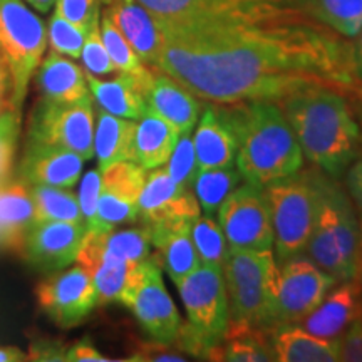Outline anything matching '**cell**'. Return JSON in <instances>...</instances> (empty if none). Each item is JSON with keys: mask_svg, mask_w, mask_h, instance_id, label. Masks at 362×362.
I'll return each mask as SVG.
<instances>
[{"mask_svg": "<svg viewBox=\"0 0 362 362\" xmlns=\"http://www.w3.org/2000/svg\"><path fill=\"white\" fill-rule=\"evenodd\" d=\"M300 8L342 37L354 39L362 29V0H300Z\"/></svg>", "mask_w": 362, "mask_h": 362, "instance_id": "1f68e13d", "label": "cell"}, {"mask_svg": "<svg viewBox=\"0 0 362 362\" xmlns=\"http://www.w3.org/2000/svg\"><path fill=\"white\" fill-rule=\"evenodd\" d=\"M175 285L188 317L187 322H181L175 344L185 354L208 359L210 351L223 339L230 322L221 269L200 265Z\"/></svg>", "mask_w": 362, "mask_h": 362, "instance_id": "5b68a950", "label": "cell"}, {"mask_svg": "<svg viewBox=\"0 0 362 362\" xmlns=\"http://www.w3.org/2000/svg\"><path fill=\"white\" fill-rule=\"evenodd\" d=\"M24 2L29 6L30 8H34L35 12H40V13H47L51 11L54 4H56V0H24Z\"/></svg>", "mask_w": 362, "mask_h": 362, "instance_id": "816d5d0a", "label": "cell"}, {"mask_svg": "<svg viewBox=\"0 0 362 362\" xmlns=\"http://www.w3.org/2000/svg\"><path fill=\"white\" fill-rule=\"evenodd\" d=\"M155 17L156 24L250 19L270 16L292 7L300 0H138Z\"/></svg>", "mask_w": 362, "mask_h": 362, "instance_id": "7c38bea8", "label": "cell"}, {"mask_svg": "<svg viewBox=\"0 0 362 362\" xmlns=\"http://www.w3.org/2000/svg\"><path fill=\"white\" fill-rule=\"evenodd\" d=\"M34 225V200L25 181L0 185V247L21 253L22 243Z\"/></svg>", "mask_w": 362, "mask_h": 362, "instance_id": "4316f807", "label": "cell"}, {"mask_svg": "<svg viewBox=\"0 0 362 362\" xmlns=\"http://www.w3.org/2000/svg\"><path fill=\"white\" fill-rule=\"evenodd\" d=\"M35 297L44 314L62 329L84 322L98 305L93 280L79 265L47 274L35 287Z\"/></svg>", "mask_w": 362, "mask_h": 362, "instance_id": "5bb4252c", "label": "cell"}, {"mask_svg": "<svg viewBox=\"0 0 362 362\" xmlns=\"http://www.w3.org/2000/svg\"><path fill=\"white\" fill-rule=\"evenodd\" d=\"M146 228L149 230L151 245L156 248L155 259L160 260L158 264L166 270L175 284L202 265L192 238L189 221L155 225Z\"/></svg>", "mask_w": 362, "mask_h": 362, "instance_id": "cb8c5ba5", "label": "cell"}, {"mask_svg": "<svg viewBox=\"0 0 362 362\" xmlns=\"http://www.w3.org/2000/svg\"><path fill=\"white\" fill-rule=\"evenodd\" d=\"M138 218L144 226L189 221L200 216V203L192 187L176 183L166 170H149L138 200Z\"/></svg>", "mask_w": 362, "mask_h": 362, "instance_id": "e0dca14e", "label": "cell"}, {"mask_svg": "<svg viewBox=\"0 0 362 362\" xmlns=\"http://www.w3.org/2000/svg\"><path fill=\"white\" fill-rule=\"evenodd\" d=\"M27 361V354L22 352L19 347L0 346V362H21Z\"/></svg>", "mask_w": 362, "mask_h": 362, "instance_id": "681fc988", "label": "cell"}, {"mask_svg": "<svg viewBox=\"0 0 362 362\" xmlns=\"http://www.w3.org/2000/svg\"><path fill=\"white\" fill-rule=\"evenodd\" d=\"M218 223L232 250H269L274 245L270 206L264 188L238 185L218 208Z\"/></svg>", "mask_w": 362, "mask_h": 362, "instance_id": "8fae6325", "label": "cell"}, {"mask_svg": "<svg viewBox=\"0 0 362 362\" xmlns=\"http://www.w3.org/2000/svg\"><path fill=\"white\" fill-rule=\"evenodd\" d=\"M357 279L362 287V216L359 220V259H357Z\"/></svg>", "mask_w": 362, "mask_h": 362, "instance_id": "db71d44e", "label": "cell"}, {"mask_svg": "<svg viewBox=\"0 0 362 362\" xmlns=\"http://www.w3.org/2000/svg\"><path fill=\"white\" fill-rule=\"evenodd\" d=\"M361 93H362V90H361Z\"/></svg>", "mask_w": 362, "mask_h": 362, "instance_id": "11a10c76", "label": "cell"}, {"mask_svg": "<svg viewBox=\"0 0 362 362\" xmlns=\"http://www.w3.org/2000/svg\"><path fill=\"white\" fill-rule=\"evenodd\" d=\"M99 233V240L104 252H107L117 259L133 262V264H141L148 260L149 248H151V238H149V230L146 226L141 228H128V230H96Z\"/></svg>", "mask_w": 362, "mask_h": 362, "instance_id": "d590c367", "label": "cell"}, {"mask_svg": "<svg viewBox=\"0 0 362 362\" xmlns=\"http://www.w3.org/2000/svg\"><path fill=\"white\" fill-rule=\"evenodd\" d=\"M7 89H11V78H8V69L6 66V61H4L2 54H0V111H4L2 106H4V101H6Z\"/></svg>", "mask_w": 362, "mask_h": 362, "instance_id": "c3c4849f", "label": "cell"}, {"mask_svg": "<svg viewBox=\"0 0 362 362\" xmlns=\"http://www.w3.org/2000/svg\"><path fill=\"white\" fill-rule=\"evenodd\" d=\"M86 226L71 221L34 223L22 243L21 255L44 274L67 269L76 262Z\"/></svg>", "mask_w": 362, "mask_h": 362, "instance_id": "ac0fdd59", "label": "cell"}, {"mask_svg": "<svg viewBox=\"0 0 362 362\" xmlns=\"http://www.w3.org/2000/svg\"><path fill=\"white\" fill-rule=\"evenodd\" d=\"M178 138L180 131L173 124L148 110L136 121L131 161L138 163L146 171L161 168L173 153Z\"/></svg>", "mask_w": 362, "mask_h": 362, "instance_id": "f546056e", "label": "cell"}, {"mask_svg": "<svg viewBox=\"0 0 362 362\" xmlns=\"http://www.w3.org/2000/svg\"><path fill=\"white\" fill-rule=\"evenodd\" d=\"M194 155L198 171L233 166L237 156V141L232 131L216 116L214 107L206 106L194 126L193 134Z\"/></svg>", "mask_w": 362, "mask_h": 362, "instance_id": "83f0119b", "label": "cell"}, {"mask_svg": "<svg viewBox=\"0 0 362 362\" xmlns=\"http://www.w3.org/2000/svg\"><path fill=\"white\" fill-rule=\"evenodd\" d=\"M88 30L81 29L54 12L47 25V44L51 51L71 59H79Z\"/></svg>", "mask_w": 362, "mask_h": 362, "instance_id": "74e56055", "label": "cell"}, {"mask_svg": "<svg viewBox=\"0 0 362 362\" xmlns=\"http://www.w3.org/2000/svg\"><path fill=\"white\" fill-rule=\"evenodd\" d=\"M277 103L302 153L315 168L339 178L361 158V131L351 96L336 89L314 88Z\"/></svg>", "mask_w": 362, "mask_h": 362, "instance_id": "3957f363", "label": "cell"}, {"mask_svg": "<svg viewBox=\"0 0 362 362\" xmlns=\"http://www.w3.org/2000/svg\"><path fill=\"white\" fill-rule=\"evenodd\" d=\"M351 103H352V110H354V115L357 117V123H359L361 144H362V93L357 94V96H352Z\"/></svg>", "mask_w": 362, "mask_h": 362, "instance_id": "f5cc1de1", "label": "cell"}, {"mask_svg": "<svg viewBox=\"0 0 362 362\" xmlns=\"http://www.w3.org/2000/svg\"><path fill=\"white\" fill-rule=\"evenodd\" d=\"M156 69L208 103L280 101L305 89L357 96L354 45L292 7L270 16L158 24Z\"/></svg>", "mask_w": 362, "mask_h": 362, "instance_id": "6da1fadb", "label": "cell"}, {"mask_svg": "<svg viewBox=\"0 0 362 362\" xmlns=\"http://www.w3.org/2000/svg\"><path fill=\"white\" fill-rule=\"evenodd\" d=\"M93 96L72 104L40 101L29 129V143L64 148L78 153L84 161L94 156Z\"/></svg>", "mask_w": 362, "mask_h": 362, "instance_id": "30bf717a", "label": "cell"}, {"mask_svg": "<svg viewBox=\"0 0 362 362\" xmlns=\"http://www.w3.org/2000/svg\"><path fill=\"white\" fill-rule=\"evenodd\" d=\"M192 238L202 265L221 269L226 253H228V242H226L220 223H216L214 216L205 215L194 218L192 223Z\"/></svg>", "mask_w": 362, "mask_h": 362, "instance_id": "8d00e7d4", "label": "cell"}, {"mask_svg": "<svg viewBox=\"0 0 362 362\" xmlns=\"http://www.w3.org/2000/svg\"><path fill=\"white\" fill-rule=\"evenodd\" d=\"M101 11L115 22L144 64L156 67L163 35L151 12L138 0H103Z\"/></svg>", "mask_w": 362, "mask_h": 362, "instance_id": "d6986e66", "label": "cell"}, {"mask_svg": "<svg viewBox=\"0 0 362 362\" xmlns=\"http://www.w3.org/2000/svg\"><path fill=\"white\" fill-rule=\"evenodd\" d=\"M86 78L90 96L103 111L133 121L148 111L143 84L133 76L117 72L116 78L104 81L86 72Z\"/></svg>", "mask_w": 362, "mask_h": 362, "instance_id": "d4e9b609", "label": "cell"}, {"mask_svg": "<svg viewBox=\"0 0 362 362\" xmlns=\"http://www.w3.org/2000/svg\"><path fill=\"white\" fill-rule=\"evenodd\" d=\"M237 141V170L247 183L265 188L296 175L304 153L277 101L211 103Z\"/></svg>", "mask_w": 362, "mask_h": 362, "instance_id": "7a4b0ae2", "label": "cell"}, {"mask_svg": "<svg viewBox=\"0 0 362 362\" xmlns=\"http://www.w3.org/2000/svg\"><path fill=\"white\" fill-rule=\"evenodd\" d=\"M81 61H83L84 71L88 72V74L98 76V78L117 74L110 54L106 51V45L103 42L101 29H99V19L89 27L88 34H86L83 51H81Z\"/></svg>", "mask_w": 362, "mask_h": 362, "instance_id": "ab89813d", "label": "cell"}, {"mask_svg": "<svg viewBox=\"0 0 362 362\" xmlns=\"http://www.w3.org/2000/svg\"><path fill=\"white\" fill-rule=\"evenodd\" d=\"M94 126V155L98 158V170H106L117 161H131L136 121L126 119L98 110Z\"/></svg>", "mask_w": 362, "mask_h": 362, "instance_id": "4dcf8cb0", "label": "cell"}, {"mask_svg": "<svg viewBox=\"0 0 362 362\" xmlns=\"http://www.w3.org/2000/svg\"><path fill=\"white\" fill-rule=\"evenodd\" d=\"M40 101L52 104H72L89 98L86 71L71 57L51 51L34 74Z\"/></svg>", "mask_w": 362, "mask_h": 362, "instance_id": "603a6c76", "label": "cell"}, {"mask_svg": "<svg viewBox=\"0 0 362 362\" xmlns=\"http://www.w3.org/2000/svg\"><path fill=\"white\" fill-rule=\"evenodd\" d=\"M359 317H362V287L356 277L339 282L320 305L302 320V327L317 337L339 339Z\"/></svg>", "mask_w": 362, "mask_h": 362, "instance_id": "44dd1931", "label": "cell"}, {"mask_svg": "<svg viewBox=\"0 0 362 362\" xmlns=\"http://www.w3.org/2000/svg\"><path fill=\"white\" fill-rule=\"evenodd\" d=\"M99 192H101V171L90 170L84 175L83 181H81V188L78 193L86 230H93L96 226Z\"/></svg>", "mask_w": 362, "mask_h": 362, "instance_id": "7bdbcfd3", "label": "cell"}, {"mask_svg": "<svg viewBox=\"0 0 362 362\" xmlns=\"http://www.w3.org/2000/svg\"><path fill=\"white\" fill-rule=\"evenodd\" d=\"M210 361L270 362L275 361L272 330L230 320L223 339L208 354Z\"/></svg>", "mask_w": 362, "mask_h": 362, "instance_id": "f1b7e54d", "label": "cell"}, {"mask_svg": "<svg viewBox=\"0 0 362 362\" xmlns=\"http://www.w3.org/2000/svg\"><path fill=\"white\" fill-rule=\"evenodd\" d=\"M339 361L362 362V317L354 320L339 337Z\"/></svg>", "mask_w": 362, "mask_h": 362, "instance_id": "f6af8a7d", "label": "cell"}, {"mask_svg": "<svg viewBox=\"0 0 362 362\" xmlns=\"http://www.w3.org/2000/svg\"><path fill=\"white\" fill-rule=\"evenodd\" d=\"M84 158L64 148L29 143L19 166L21 176L29 185L72 188L83 175Z\"/></svg>", "mask_w": 362, "mask_h": 362, "instance_id": "7402d4cb", "label": "cell"}, {"mask_svg": "<svg viewBox=\"0 0 362 362\" xmlns=\"http://www.w3.org/2000/svg\"><path fill=\"white\" fill-rule=\"evenodd\" d=\"M99 29H101L103 42L106 45V51L110 54L116 71L133 76L143 84V89H146L149 79H151L153 67L144 64L124 35L121 34V30L115 25V22L103 11L99 17Z\"/></svg>", "mask_w": 362, "mask_h": 362, "instance_id": "836d02e7", "label": "cell"}, {"mask_svg": "<svg viewBox=\"0 0 362 362\" xmlns=\"http://www.w3.org/2000/svg\"><path fill=\"white\" fill-rule=\"evenodd\" d=\"M47 27L24 0H0V54L11 78L8 110L22 116L30 79L44 59Z\"/></svg>", "mask_w": 362, "mask_h": 362, "instance_id": "ba28073f", "label": "cell"}, {"mask_svg": "<svg viewBox=\"0 0 362 362\" xmlns=\"http://www.w3.org/2000/svg\"><path fill=\"white\" fill-rule=\"evenodd\" d=\"M124 305L129 307L149 337L160 342H175L183 320L163 282L160 264L153 255L143 262Z\"/></svg>", "mask_w": 362, "mask_h": 362, "instance_id": "4fadbf2b", "label": "cell"}, {"mask_svg": "<svg viewBox=\"0 0 362 362\" xmlns=\"http://www.w3.org/2000/svg\"><path fill=\"white\" fill-rule=\"evenodd\" d=\"M352 45H354V64H356L357 78H359V81L362 83V29L361 33L356 35V42Z\"/></svg>", "mask_w": 362, "mask_h": 362, "instance_id": "f907efd6", "label": "cell"}, {"mask_svg": "<svg viewBox=\"0 0 362 362\" xmlns=\"http://www.w3.org/2000/svg\"><path fill=\"white\" fill-rule=\"evenodd\" d=\"M64 361L71 362H110V357L103 356L96 347L89 342H79L66 351Z\"/></svg>", "mask_w": 362, "mask_h": 362, "instance_id": "7dc6e473", "label": "cell"}, {"mask_svg": "<svg viewBox=\"0 0 362 362\" xmlns=\"http://www.w3.org/2000/svg\"><path fill=\"white\" fill-rule=\"evenodd\" d=\"M242 175L233 166L198 171L193 180V193L205 215L214 216L225 198L240 185Z\"/></svg>", "mask_w": 362, "mask_h": 362, "instance_id": "e575fe53", "label": "cell"}, {"mask_svg": "<svg viewBox=\"0 0 362 362\" xmlns=\"http://www.w3.org/2000/svg\"><path fill=\"white\" fill-rule=\"evenodd\" d=\"M185 352L171 349V342H160L153 339V342H141L138 344V349L133 352V357L128 361H139V362H183L187 357L183 356Z\"/></svg>", "mask_w": 362, "mask_h": 362, "instance_id": "ee69618b", "label": "cell"}, {"mask_svg": "<svg viewBox=\"0 0 362 362\" xmlns=\"http://www.w3.org/2000/svg\"><path fill=\"white\" fill-rule=\"evenodd\" d=\"M322 170H298L264 188L270 206L274 245L280 262L304 253L315 225Z\"/></svg>", "mask_w": 362, "mask_h": 362, "instance_id": "8992f818", "label": "cell"}, {"mask_svg": "<svg viewBox=\"0 0 362 362\" xmlns=\"http://www.w3.org/2000/svg\"><path fill=\"white\" fill-rule=\"evenodd\" d=\"M275 361L280 362H336L339 339L317 337L298 324H282L272 329Z\"/></svg>", "mask_w": 362, "mask_h": 362, "instance_id": "484cf974", "label": "cell"}, {"mask_svg": "<svg viewBox=\"0 0 362 362\" xmlns=\"http://www.w3.org/2000/svg\"><path fill=\"white\" fill-rule=\"evenodd\" d=\"M165 170L176 183L192 187L194 176L198 173V163L197 155H194L192 133L180 134L178 141H176L173 148V153H171L168 161H166Z\"/></svg>", "mask_w": 362, "mask_h": 362, "instance_id": "f35d334b", "label": "cell"}, {"mask_svg": "<svg viewBox=\"0 0 362 362\" xmlns=\"http://www.w3.org/2000/svg\"><path fill=\"white\" fill-rule=\"evenodd\" d=\"M76 262L93 280L98 304L103 305L112 302L124 305L143 265V262L133 264L104 252L96 230H86Z\"/></svg>", "mask_w": 362, "mask_h": 362, "instance_id": "2e32d148", "label": "cell"}, {"mask_svg": "<svg viewBox=\"0 0 362 362\" xmlns=\"http://www.w3.org/2000/svg\"><path fill=\"white\" fill-rule=\"evenodd\" d=\"M30 193L34 200V223L71 221V223L84 225L78 197L67 188L30 185Z\"/></svg>", "mask_w": 362, "mask_h": 362, "instance_id": "d6a6232c", "label": "cell"}, {"mask_svg": "<svg viewBox=\"0 0 362 362\" xmlns=\"http://www.w3.org/2000/svg\"><path fill=\"white\" fill-rule=\"evenodd\" d=\"M230 320L272 330L279 264L272 250H232L221 265Z\"/></svg>", "mask_w": 362, "mask_h": 362, "instance_id": "52a82bcc", "label": "cell"}, {"mask_svg": "<svg viewBox=\"0 0 362 362\" xmlns=\"http://www.w3.org/2000/svg\"><path fill=\"white\" fill-rule=\"evenodd\" d=\"M346 188L349 193L351 200L361 211L362 216V158L352 163L346 171Z\"/></svg>", "mask_w": 362, "mask_h": 362, "instance_id": "bcb514c9", "label": "cell"}, {"mask_svg": "<svg viewBox=\"0 0 362 362\" xmlns=\"http://www.w3.org/2000/svg\"><path fill=\"white\" fill-rule=\"evenodd\" d=\"M148 110L173 124L180 134L192 133L202 115L200 98L156 67L144 89Z\"/></svg>", "mask_w": 362, "mask_h": 362, "instance_id": "ffe728a7", "label": "cell"}, {"mask_svg": "<svg viewBox=\"0 0 362 362\" xmlns=\"http://www.w3.org/2000/svg\"><path fill=\"white\" fill-rule=\"evenodd\" d=\"M339 282L319 265L298 253L279 265L272 320L274 329L298 324L314 312Z\"/></svg>", "mask_w": 362, "mask_h": 362, "instance_id": "9c48e42d", "label": "cell"}, {"mask_svg": "<svg viewBox=\"0 0 362 362\" xmlns=\"http://www.w3.org/2000/svg\"><path fill=\"white\" fill-rule=\"evenodd\" d=\"M146 170L134 161H117L101 171V192L98 202L96 226L93 230H112L138 220V200Z\"/></svg>", "mask_w": 362, "mask_h": 362, "instance_id": "9a60e30c", "label": "cell"}, {"mask_svg": "<svg viewBox=\"0 0 362 362\" xmlns=\"http://www.w3.org/2000/svg\"><path fill=\"white\" fill-rule=\"evenodd\" d=\"M56 13L64 17L81 29L89 30V27L101 17L103 0H56Z\"/></svg>", "mask_w": 362, "mask_h": 362, "instance_id": "b9f144b4", "label": "cell"}, {"mask_svg": "<svg viewBox=\"0 0 362 362\" xmlns=\"http://www.w3.org/2000/svg\"><path fill=\"white\" fill-rule=\"evenodd\" d=\"M21 117L8 107L0 111V185L11 181L13 155L21 134Z\"/></svg>", "mask_w": 362, "mask_h": 362, "instance_id": "60d3db41", "label": "cell"}, {"mask_svg": "<svg viewBox=\"0 0 362 362\" xmlns=\"http://www.w3.org/2000/svg\"><path fill=\"white\" fill-rule=\"evenodd\" d=\"M310 260L337 282L357 277L359 218L349 193L336 178L322 173L315 225L307 243Z\"/></svg>", "mask_w": 362, "mask_h": 362, "instance_id": "277c9868", "label": "cell"}]
</instances>
